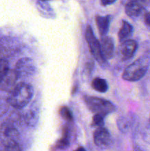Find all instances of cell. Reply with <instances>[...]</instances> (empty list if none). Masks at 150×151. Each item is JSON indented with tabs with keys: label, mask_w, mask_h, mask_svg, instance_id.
<instances>
[{
	"label": "cell",
	"mask_w": 150,
	"mask_h": 151,
	"mask_svg": "<svg viewBox=\"0 0 150 151\" xmlns=\"http://www.w3.org/2000/svg\"><path fill=\"white\" fill-rule=\"evenodd\" d=\"M32 96V87L25 83H19L10 91L7 100L10 106L16 109H21L29 104Z\"/></svg>",
	"instance_id": "obj_1"
},
{
	"label": "cell",
	"mask_w": 150,
	"mask_h": 151,
	"mask_svg": "<svg viewBox=\"0 0 150 151\" xmlns=\"http://www.w3.org/2000/svg\"><path fill=\"white\" fill-rule=\"evenodd\" d=\"M150 66L149 56L144 55L135 60L126 66L122 75L124 80L127 81H137L145 75Z\"/></svg>",
	"instance_id": "obj_2"
},
{
	"label": "cell",
	"mask_w": 150,
	"mask_h": 151,
	"mask_svg": "<svg viewBox=\"0 0 150 151\" xmlns=\"http://www.w3.org/2000/svg\"><path fill=\"white\" fill-rule=\"evenodd\" d=\"M19 133L12 122L5 121L0 125V142L3 147L8 148L19 147Z\"/></svg>",
	"instance_id": "obj_3"
},
{
	"label": "cell",
	"mask_w": 150,
	"mask_h": 151,
	"mask_svg": "<svg viewBox=\"0 0 150 151\" xmlns=\"http://www.w3.org/2000/svg\"><path fill=\"white\" fill-rule=\"evenodd\" d=\"M87 107L94 114H99L102 116L112 113L115 111V106L110 101L96 97H84Z\"/></svg>",
	"instance_id": "obj_4"
},
{
	"label": "cell",
	"mask_w": 150,
	"mask_h": 151,
	"mask_svg": "<svg viewBox=\"0 0 150 151\" xmlns=\"http://www.w3.org/2000/svg\"><path fill=\"white\" fill-rule=\"evenodd\" d=\"M85 38H86V41L88 44V47H89L91 55L94 56L96 61L99 62V63H100L101 65H104L106 63V60L104 58L102 53H101L100 42L94 35L91 26L87 27L86 32H85Z\"/></svg>",
	"instance_id": "obj_5"
},
{
	"label": "cell",
	"mask_w": 150,
	"mask_h": 151,
	"mask_svg": "<svg viewBox=\"0 0 150 151\" xmlns=\"http://www.w3.org/2000/svg\"><path fill=\"white\" fill-rule=\"evenodd\" d=\"M19 44L15 39L9 37L0 38V58L13 55L19 50Z\"/></svg>",
	"instance_id": "obj_6"
},
{
	"label": "cell",
	"mask_w": 150,
	"mask_h": 151,
	"mask_svg": "<svg viewBox=\"0 0 150 151\" xmlns=\"http://www.w3.org/2000/svg\"><path fill=\"white\" fill-rule=\"evenodd\" d=\"M15 71L17 73L19 78L21 77L29 76L34 73L35 64L32 59L24 58H21L16 63Z\"/></svg>",
	"instance_id": "obj_7"
},
{
	"label": "cell",
	"mask_w": 150,
	"mask_h": 151,
	"mask_svg": "<svg viewBox=\"0 0 150 151\" xmlns=\"http://www.w3.org/2000/svg\"><path fill=\"white\" fill-rule=\"evenodd\" d=\"M94 143L100 147H106L110 145L111 138L107 129L104 127H99L96 129L94 134Z\"/></svg>",
	"instance_id": "obj_8"
},
{
	"label": "cell",
	"mask_w": 150,
	"mask_h": 151,
	"mask_svg": "<svg viewBox=\"0 0 150 151\" xmlns=\"http://www.w3.org/2000/svg\"><path fill=\"white\" fill-rule=\"evenodd\" d=\"M138 48L137 42L134 40H126L120 47V53L124 60L131 58L135 55Z\"/></svg>",
	"instance_id": "obj_9"
},
{
	"label": "cell",
	"mask_w": 150,
	"mask_h": 151,
	"mask_svg": "<svg viewBox=\"0 0 150 151\" xmlns=\"http://www.w3.org/2000/svg\"><path fill=\"white\" fill-rule=\"evenodd\" d=\"M18 79H19V76L15 69H12V70L9 69L8 72L0 83V87L4 91H10L16 86V83Z\"/></svg>",
	"instance_id": "obj_10"
},
{
	"label": "cell",
	"mask_w": 150,
	"mask_h": 151,
	"mask_svg": "<svg viewBox=\"0 0 150 151\" xmlns=\"http://www.w3.org/2000/svg\"><path fill=\"white\" fill-rule=\"evenodd\" d=\"M102 55L105 60L112 58L114 53V44L110 37L102 36L100 41Z\"/></svg>",
	"instance_id": "obj_11"
},
{
	"label": "cell",
	"mask_w": 150,
	"mask_h": 151,
	"mask_svg": "<svg viewBox=\"0 0 150 151\" xmlns=\"http://www.w3.org/2000/svg\"><path fill=\"white\" fill-rule=\"evenodd\" d=\"M144 9V6L139 2L134 0H130L125 6V13L131 17H136L141 14Z\"/></svg>",
	"instance_id": "obj_12"
},
{
	"label": "cell",
	"mask_w": 150,
	"mask_h": 151,
	"mask_svg": "<svg viewBox=\"0 0 150 151\" xmlns=\"http://www.w3.org/2000/svg\"><path fill=\"white\" fill-rule=\"evenodd\" d=\"M96 23L98 29L101 36H105L108 32L109 26H110V16H96Z\"/></svg>",
	"instance_id": "obj_13"
},
{
	"label": "cell",
	"mask_w": 150,
	"mask_h": 151,
	"mask_svg": "<svg viewBox=\"0 0 150 151\" xmlns=\"http://www.w3.org/2000/svg\"><path fill=\"white\" fill-rule=\"evenodd\" d=\"M132 27L130 24H129L128 22L123 21V23H122V26L121 27L120 30L119 32V38L120 41H126V38L128 37H129L132 34Z\"/></svg>",
	"instance_id": "obj_14"
},
{
	"label": "cell",
	"mask_w": 150,
	"mask_h": 151,
	"mask_svg": "<svg viewBox=\"0 0 150 151\" xmlns=\"http://www.w3.org/2000/svg\"><path fill=\"white\" fill-rule=\"evenodd\" d=\"M91 85H92L93 88L95 89L96 91H99V92L104 93L107 91V88H108V86H107L106 81L104 79H101V78H94L93 80Z\"/></svg>",
	"instance_id": "obj_15"
},
{
	"label": "cell",
	"mask_w": 150,
	"mask_h": 151,
	"mask_svg": "<svg viewBox=\"0 0 150 151\" xmlns=\"http://www.w3.org/2000/svg\"><path fill=\"white\" fill-rule=\"evenodd\" d=\"M8 62L6 59L0 58V83L9 71Z\"/></svg>",
	"instance_id": "obj_16"
},
{
	"label": "cell",
	"mask_w": 150,
	"mask_h": 151,
	"mask_svg": "<svg viewBox=\"0 0 150 151\" xmlns=\"http://www.w3.org/2000/svg\"><path fill=\"white\" fill-rule=\"evenodd\" d=\"M59 113H60V116H61L63 119H66V121H68V122H72V121L74 120L72 112L71 111L70 109L68 107H66V106H63V107L60 108Z\"/></svg>",
	"instance_id": "obj_17"
},
{
	"label": "cell",
	"mask_w": 150,
	"mask_h": 151,
	"mask_svg": "<svg viewBox=\"0 0 150 151\" xmlns=\"http://www.w3.org/2000/svg\"><path fill=\"white\" fill-rule=\"evenodd\" d=\"M69 145V140L68 137V132L66 129L64 131L63 138L60 139L57 143V147L60 149H65Z\"/></svg>",
	"instance_id": "obj_18"
},
{
	"label": "cell",
	"mask_w": 150,
	"mask_h": 151,
	"mask_svg": "<svg viewBox=\"0 0 150 151\" xmlns=\"http://www.w3.org/2000/svg\"><path fill=\"white\" fill-rule=\"evenodd\" d=\"M93 125L97 127L104 126V116L99 114H95L93 117Z\"/></svg>",
	"instance_id": "obj_19"
},
{
	"label": "cell",
	"mask_w": 150,
	"mask_h": 151,
	"mask_svg": "<svg viewBox=\"0 0 150 151\" xmlns=\"http://www.w3.org/2000/svg\"><path fill=\"white\" fill-rule=\"evenodd\" d=\"M10 104L7 102V100H4L2 98H0V116L4 115L7 111L9 109Z\"/></svg>",
	"instance_id": "obj_20"
},
{
	"label": "cell",
	"mask_w": 150,
	"mask_h": 151,
	"mask_svg": "<svg viewBox=\"0 0 150 151\" xmlns=\"http://www.w3.org/2000/svg\"><path fill=\"white\" fill-rule=\"evenodd\" d=\"M144 22H145L147 26L150 27V12H148V13H146L144 15Z\"/></svg>",
	"instance_id": "obj_21"
},
{
	"label": "cell",
	"mask_w": 150,
	"mask_h": 151,
	"mask_svg": "<svg viewBox=\"0 0 150 151\" xmlns=\"http://www.w3.org/2000/svg\"><path fill=\"white\" fill-rule=\"evenodd\" d=\"M116 0H101V4L103 6H107L110 5V4H113L116 1Z\"/></svg>",
	"instance_id": "obj_22"
},
{
	"label": "cell",
	"mask_w": 150,
	"mask_h": 151,
	"mask_svg": "<svg viewBox=\"0 0 150 151\" xmlns=\"http://www.w3.org/2000/svg\"><path fill=\"white\" fill-rule=\"evenodd\" d=\"M134 1H136L138 2H139L140 4H142L143 6H146V5H149L150 4V0H134Z\"/></svg>",
	"instance_id": "obj_23"
},
{
	"label": "cell",
	"mask_w": 150,
	"mask_h": 151,
	"mask_svg": "<svg viewBox=\"0 0 150 151\" xmlns=\"http://www.w3.org/2000/svg\"><path fill=\"white\" fill-rule=\"evenodd\" d=\"M0 151H20V148L18 147V148H8V147H4Z\"/></svg>",
	"instance_id": "obj_24"
},
{
	"label": "cell",
	"mask_w": 150,
	"mask_h": 151,
	"mask_svg": "<svg viewBox=\"0 0 150 151\" xmlns=\"http://www.w3.org/2000/svg\"><path fill=\"white\" fill-rule=\"evenodd\" d=\"M75 151H86V150H85V148H84V147H79V148L76 149V150Z\"/></svg>",
	"instance_id": "obj_25"
},
{
	"label": "cell",
	"mask_w": 150,
	"mask_h": 151,
	"mask_svg": "<svg viewBox=\"0 0 150 151\" xmlns=\"http://www.w3.org/2000/svg\"><path fill=\"white\" fill-rule=\"evenodd\" d=\"M42 1H48V0H42Z\"/></svg>",
	"instance_id": "obj_26"
}]
</instances>
